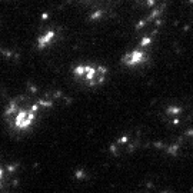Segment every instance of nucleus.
<instances>
[{"mask_svg": "<svg viewBox=\"0 0 193 193\" xmlns=\"http://www.w3.org/2000/svg\"><path fill=\"white\" fill-rule=\"evenodd\" d=\"M73 74L86 82L89 86H97L103 83L107 76V69L105 66H89V64H80L73 69Z\"/></svg>", "mask_w": 193, "mask_h": 193, "instance_id": "1", "label": "nucleus"}, {"mask_svg": "<svg viewBox=\"0 0 193 193\" xmlns=\"http://www.w3.org/2000/svg\"><path fill=\"white\" fill-rule=\"evenodd\" d=\"M55 36H56V33L53 32V30H49V32H46L44 34H42L40 37L37 39V46L40 49L46 47L47 44H52V42H53V39H55Z\"/></svg>", "mask_w": 193, "mask_h": 193, "instance_id": "3", "label": "nucleus"}, {"mask_svg": "<svg viewBox=\"0 0 193 193\" xmlns=\"http://www.w3.org/2000/svg\"><path fill=\"white\" fill-rule=\"evenodd\" d=\"M146 53L140 49H136V50H132L130 53H126L125 56L122 57V63L125 66H129V67H136V66H140L146 62Z\"/></svg>", "mask_w": 193, "mask_h": 193, "instance_id": "2", "label": "nucleus"}]
</instances>
